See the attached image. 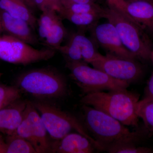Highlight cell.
Segmentation results:
<instances>
[{"label": "cell", "mask_w": 153, "mask_h": 153, "mask_svg": "<svg viewBox=\"0 0 153 153\" xmlns=\"http://www.w3.org/2000/svg\"><path fill=\"white\" fill-rule=\"evenodd\" d=\"M96 149L94 145L85 136L71 132L51 145L50 152L92 153Z\"/></svg>", "instance_id": "4fadbf2b"}, {"label": "cell", "mask_w": 153, "mask_h": 153, "mask_svg": "<svg viewBox=\"0 0 153 153\" xmlns=\"http://www.w3.org/2000/svg\"><path fill=\"white\" fill-rule=\"evenodd\" d=\"M59 15L55 10H47L42 11V14L38 19V34L41 41H44Z\"/></svg>", "instance_id": "44dd1931"}, {"label": "cell", "mask_w": 153, "mask_h": 153, "mask_svg": "<svg viewBox=\"0 0 153 153\" xmlns=\"http://www.w3.org/2000/svg\"><path fill=\"white\" fill-rule=\"evenodd\" d=\"M64 1H68L72 2L81 3V4L95 2L94 0H61V2Z\"/></svg>", "instance_id": "f1b7e54d"}, {"label": "cell", "mask_w": 153, "mask_h": 153, "mask_svg": "<svg viewBox=\"0 0 153 153\" xmlns=\"http://www.w3.org/2000/svg\"><path fill=\"white\" fill-rule=\"evenodd\" d=\"M89 30L92 41L105 49L107 54L127 59H137L124 46L117 30L111 23L97 24Z\"/></svg>", "instance_id": "30bf717a"}, {"label": "cell", "mask_w": 153, "mask_h": 153, "mask_svg": "<svg viewBox=\"0 0 153 153\" xmlns=\"http://www.w3.org/2000/svg\"><path fill=\"white\" fill-rule=\"evenodd\" d=\"M153 36V0L120 2L115 6Z\"/></svg>", "instance_id": "8fae6325"}, {"label": "cell", "mask_w": 153, "mask_h": 153, "mask_svg": "<svg viewBox=\"0 0 153 153\" xmlns=\"http://www.w3.org/2000/svg\"><path fill=\"white\" fill-rule=\"evenodd\" d=\"M62 3L63 6L62 11L69 13H93L101 14L102 16L104 11V8L101 7L95 2L81 4L65 1L62 2Z\"/></svg>", "instance_id": "ffe728a7"}, {"label": "cell", "mask_w": 153, "mask_h": 153, "mask_svg": "<svg viewBox=\"0 0 153 153\" xmlns=\"http://www.w3.org/2000/svg\"><path fill=\"white\" fill-rule=\"evenodd\" d=\"M66 66L71 78L85 94L94 91L127 89L129 86L128 82L114 79L85 62L66 61Z\"/></svg>", "instance_id": "8992f818"}, {"label": "cell", "mask_w": 153, "mask_h": 153, "mask_svg": "<svg viewBox=\"0 0 153 153\" xmlns=\"http://www.w3.org/2000/svg\"><path fill=\"white\" fill-rule=\"evenodd\" d=\"M25 114L30 122L33 139V146L37 153L50 152L51 145L47 138V131L40 114L32 102L27 101Z\"/></svg>", "instance_id": "7c38bea8"}, {"label": "cell", "mask_w": 153, "mask_h": 153, "mask_svg": "<svg viewBox=\"0 0 153 153\" xmlns=\"http://www.w3.org/2000/svg\"><path fill=\"white\" fill-rule=\"evenodd\" d=\"M27 101L21 98L13 102L0 110V133L12 135L22 122Z\"/></svg>", "instance_id": "5bb4252c"}, {"label": "cell", "mask_w": 153, "mask_h": 153, "mask_svg": "<svg viewBox=\"0 0 153 153\" xmlns=\"http://www.w3.org/2000/svg\"><path fill=\"white\" fill-rule=\"evenodd\" d=\"M16 84L22 92L39 99L60 98L67 91L66 78L51 68H37L24 72L17 77Z\"/></svg>", "instance_id": "277c9868"}, {"label": "cell", "mask_w": 153, "mask_h": 153, "mask_svg": "<svg viewBox=\"0 0 153 153\" xmlns=\"http://www.w3.org/2000/svg\"><path fill=\"white\" fill-rule=\"evenodd\" d=\"M3 30L21 41L31 45L38 44L39 41L30 25L22 19L12 16L0 10Z\"/></svg>", "instance_id": "9a60e30c"}, {"label": "cell", "mask_w": 153, "mask_h": 153, "mask_svg": "<svg viewBox=\"0 0 153 153\" xmlns=\"http://www.w3.org/2000/svg\"><path fill=\"white\" fill-rule=\"evenodd\" d=\"M107 1L108 3V4L115 6L116 4V0H107Z\"/></svg>", "instance_id": "4dcf8cb0"}, {"label": "cell", "mask_w": 153, "mask_h": 153, "mask_svg": "<svg viewBox=\"0 0 153 153\" xmlns=\"http://www.w3.org/2000/svg\"><path fill=\"white\" fill-rule=\"evenodd\" d=\"M2 74L1 73H0V79H1V76Z\"/></svg>", "instance_id": "e575fe53"}, {"label": "cell", "mask_w": 153, "mask_h": 153, "mask_svg": "<svg viewBox=\"0 0 153 153\" xmlns=\"http://www.w3.org/2000/svg\"><path fill=\"white\" fill-rule=\"evenodd\" d=\"M150 102H153V73L148 82L145 97L140 100L141 103Z\"/></svg>", "instance_id": "4316f807"}, {"label": "cell", "mask_w": 153, "mask_h": 153, "mask_svg": "<svg viewBox=\"0 0 153 153\" xmlns=\"http://www.w3.org/2000/svg\"><path fill=\"white\" fill-rule=\"evenodd\" d=\"M138 116L146 128L153 132V102L139 103Z\"/></svg>", "instance_id": "603a6c76"}, {"label": "cell", "mask_w": 153, "mask_h": 153, "mask_svg": "<svg viewBox=\"0 0 153 153\" xmlns=\"http://www.w3.org/2000/svg\"><path fill=\"white\" fill-rule=\"evenodd\" d=\"M151 59L152 60L153 63V48L152 50V53H151Z\"/></svg>", "instance_id": "836d02e7"}, {"label": "cell", "mask_w": 153, "mask_h": 153, "mask_svg": "<svg viewBox=\"0 0 153 153\" xmlns=\"http://www.w3.org/2000/svg\"><path fill=\"white\" fill-rule=\"evenodd\" d=\"M139 96L127 89L86 94L80 102L109 115L124 125L137 126Z\"/></svg>", "instance_id": "7a4b0ae2"}, {"label": "cell", "mask_w": 153, "mask_h": 153, "mask_svg": "<svg viewBox=\"0 0 153 153\" xmlns=\"http://www.w3.org/2000/svg\"><path fill=\"white\" fill-rule=\"evenodd\" d=\"M85 126L103 151L114 146L136 143L144 137V130L131 131L119 121L103 111L83 105Z\"/></svg>", "instance_id": "6da1fadb"}, {"label": "cell", "mask_w": 153, "mask_h": 153, "mask_svg": "<svg viewBox=\"0 0 153 153\" xmlns=\"http://www.w3.org/2000/svg\"><path fill=\"white\" fill-rule=\"evenodd\" d=\"M14 134L27 140L33 146V139L31 132L30 122L27 116L25 114V112L22 122L19 125V126Z\"/></svg>", "instance_id": "484cf974"}, {"label": "cell", "mask_w": 153, "mask_h": 153, "mask_svg": "<svg viewBox=\"0 0 153 153\" xmlns=\"http://www.w3.org/2000/svg\"><path fill=\"white\" fill-rule=\"evenodd\" d=\"M22 92L16 86L0 85V110L21 98Z\"/></svg>", "instance_id": "7402d4cb"}, {"label": "cell", "mask_w": 153, "mask_h": 153, "mask_svg": "<svg viewBox=\"0 0 153 153\" xmlns=\"http://www.w3.org/2000/svg\"><path fill=\"white\" fill-rule=\"evenodd\" d=\"M134 1V0H116V4L115 6L117 5V4H118L121 1Z\"/></svg>", "instance_id": "1f68e13d"}, {"label": "cell", "mask_w": 153, "mask_h": 153, "mask_svg": "<svg viewBox=\"0 0 153 153\" xmlns=\"http://www.w3.org/2000/svg\"><path fill=\"white\" fill-rule=\"evenodd\" d=\"M40 115L47 133L53 139L59 140L74 130L88 138L97 150L102 148L88 131L85 126L76 117L54 105L43 101L32 102Z\"/></svg>", "instance_id": "5b68a950"}, {"label": "cell", "mask_w": 153, "mask_h": 153, "mask_svg": "<svg viewBox=\"0 0 153 153\" xmlns=\"http://www.w3.org/2000/svg\"><path fill=\"white\" fill-rule=\"evenodd\" d=\"M59 15L61 18L68 20L84 31L86 29L90 30L98 24L100 19L102 18V15L100 14L74 13L65 11H62Z\"/></svg>", "instance_id": "e0dca14e"}, {"label": "cell", "mask_w": 153, "mask_h": 153, "mask_svg": "<svg viewBox=\"0 0 153 153\" xmlns=\"http://www.w3.org/2000/svg\"><path fill=\"white\" fill-rule=\"evenodd\" d=\"M56 51L47 48L37 49L10 35H0V59L7 63L28 65L49 60Z\"/></svg>", "instance_id": "52a82bcc"}, {"label": "cell", "mask_w": 153, "mask_h": 153, "mask_svg": "<svg viewBox=\"0 0 153 153\" xmlns=\"http://www.w3.org/2000/svg\"><path fill=\"white\" fill-rule=\"evenodd\" d=\"M6 144V153H37L29 142L15 134L8 136Z\"/></svg>", "instance_id": "d6986e66"}, {"label": "cell", "mask_w": 153, "mask_h": 153, "mask_svg": "<svg viewBox=\"0 0 153 153\" xmlns=\"http://www.w3.org/2000/svg\"><path fill=\"white\" fill-rule=\"evenodd\" d=\"M27 1V4L28 6V7L30 8L32 10H35L36 7V5L34 4V2H33V0H26Z\"/></svg>", "instance_id": "f546056e"}, {"label": "cell", "mask_w": 153, "mask_h": 153, "mask_svg": "<svg viewBox=\"0 0 153 153\" xmlns=\"http://www.w3.org/2000/svg\"><path fill=\"white\" fill-rule=\"evenodd\" d=\"M7 144L3 140L2 137L0 135V153H6Z\"/></svg>", "instance_id": "83f0119b"}, {"label": "cell", "mask_w": 153, "mask_h": 153, "mask_svg": "<svg viewBox=\"0 0 153 153\" xmlns=\"http://www.w3.org/2000/svg\"><path fill=\"white\" fill-rule=\"evenodd\" d=\"M0 10L26 21L34 30L37 27L38 19L33 11L22 0H0Z\"/></svg>", "instance_id": "2e32d148"}, {"label": "cell", "mask_w": 153, "mask_h": 153, "mask_svg": "<svg viewBox=\"0 0 153 153\" xmlns=\"http://www.w3.org/2000/svg\"><path fill=\"white\" fill-rule=\"evenodd\" d=\"M36 7L41 11L55 10L59 15L63 9L61 0H33Z\"/></svg>", "instance_id": "d4e9b609"}, {"label": "cell", "mask_w": 153, "mask_h": 153, "mask_svg": "<svg viewBox=\"0 0 153 153\" xmlns=\"http://www.w3.org/2000/svg\"><path fill=\"white\" fill-rule=\"evenodd\" d=\"M102 18L114 26L124 46L137 59H151L152 44L147 33L138 23L117 7L108 4Z\"/></svg>", "instance_id": "3957f363"}, {"label": "cell", "mask_w": 153, "mask_h": 153, "mask_svg": "<svg viewBox=\"0 0 153 153\" xmlns=\"http://www.w3.org/2000/svg\"><path fill=\"white\" fill-rule=\"evenodd\" d=\"M66 34V28L62 23L61 17L59 16L52 25L47 38L43 41L44 44L47 48L57 51L61 46Z\"/></svg>", "instance_id": "ac0fdd59"}, {"label": "cell", "mask_w": 153, "mask_h": 153, "mask_svg": "<svg viewBox=\"0 0 153 153\" xmlns=\"http://www.w3.org/2000/svg\"><path fill=\"white\" fill-rule=\"evenodd\" d=\"M91 64L94 68L104 71L112 78L129 84L139 79L143 73L142 67L136 60L109 54L102 55Z\"/></svg>", "instance_id": "ba28073f"}, {"label": "cell", "mask_w": 153, "mask_h": 153, "mask_svg": "<svg viewBox=\"0 0 153 153\" xmlns=\"http://www.w3.org/2000/svg\"><path fill=\"white\" fill-rule=\"evenodd\" d=\"M136 143H126L110 148L106 151L110 153H150L152 149L145 147L139 146Z\"/></svg>", "instance_id": "cb8c5ba5"}, {"label": "cell", "mask_w": 153, "mask_h": 153, "mask_svg": "<svg viewBox=\"0 0 153 153\" xmlns=\"http://www.w3.org/2000/svg\"><path fill=\"white\" fill-rule=\"evenodd\" d=\"M3 31L2 27L1 21V17H0V32Z\"/></svg>", "instance_id": "d6a6232c"}, {"label": "cell", "mask_w": 153, "mask_h": 153, "mask_svg": "<svg viewBox=\"0 0 153 153\" xmlns=\"http://www.w3.org/2000/svg\"><path fill=\"white\" fill-rule=\"evenodd\" d=\"M57 51L64 55L66 61L83 62L88 64H91L102 55L97 50L92 39L85 36L83 30L71 35L67 43L61 45Z\"/></svg>", "instance_id": "9c48e42d"}]
</instances>
